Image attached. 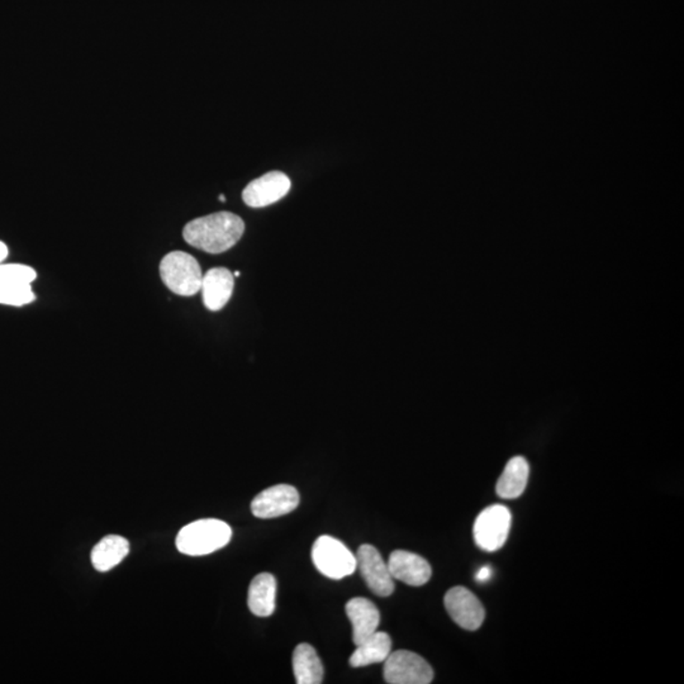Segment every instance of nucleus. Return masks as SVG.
Wrapping results in <instances>:
<instances>
[{
    "label": "nucleus",
    "mask_w": 684,
    "mask_h": 684,
    "mask_svg": "<svg viewBox=\"0 0 684 684\" xmlns=\"http://www.w3.org/2000/svg\"><path fill=\"white\" fill-rule=\"evenodd\" d=\"M245 223L231 212H218L190 221L183 229L184 240L208 254H221L232 249L241 240Z\"/></svg>",
    "instance_id": "nucleus-1"
},
{
    "label": "nucleus",
    "mask_w": 684,
    "mask_h": 684,
    "mask_svg": "<svg viewBox=\"0 0 684 684\" xmlns=\"http://www.w3.org/2000/svg\"><path fill=\"white\" fill-rule=\"evenodd\" d=\"M232 530L226 522L216 519L199 520L184 526L178 534V550L190 556L208 555L229 543Z\"/></svg>",
    "instance_id": "nucleus-2"
},
{
    "label": "nucleus",
    "mask_w": 684,
    "mask_h": 684,
    "mask_svg": "<svg viewBox=\"0 0 684 684\" xmlns=\"http://www.w3.org/2000/svg\"><path fill=\"white\" fill-rule=\"evenodd\" d=\"M160 277L178 296H190L201 292L203 272L196 257L184 251H172L160 263Z\"/></svg>",
    "instance_id": "nucleus-3"
},
{
    "label": "nucleus",
    "mask_w": 684,
    "mask_h": 684,
    "mask_svg": "<svg viewBox=\"0 0 684 684\" xmlns=\"http://www.w3.org/2000/svg\"><path fill=\"white\" fill-rule=\"evenodd\" d=\"M312 560L317 571L331 580H342L358 569L356 556L338 538L327 535L317 538L312 547Z\"/></svg>",
    "instance_id": "nucleus-4"
},
{
    "label": "nucleus",
    "mask_w": 684,
    "mask_h": 684,
    "mask_svg": "<svg viewBox=\"0 0 684 684\" xmlns=\"http://www.w3.org/2000/svg\"><path fill=\"white\" fill-rule=\"evenodd\" d=\"M510 510L504 505H493L480 513L474 522V541L484 552H496L504 546L510 534Z\"/></svg>",
    "instance_id": "nucleus-5"
},
{
    "label": "nucleus",
    "mask_w": 684,
    "mask_h": 684,
    "mask_svg": "<svg viewBox=\"0 0 684 684\" xmlns=\"http://www.w3.org/2000/svg\"><path fill=\"white\" fill-rule=\"evenodd\" d=\"M384 680L389 684H429L434 669L419 654L398 650L384 662Z\"/></svg>",
    "instance_id": "nucleus-6"
},
{
    "label": "nucleus",
    "mask_w": 684,
    "mask_h": 684,
    "mask_svg": "<svg viewBox=\"0 0 684 684\" xmlns=\"http://www.w3.org/2000/svg\"><path fill=\"white\" fill-rule=\"evenodd\" d=\"M445 607L454 622L465 630L475 631L482 626L486 611L482 602L465 587H454L444 598Z\"/></svg>",
    "instance_id": "nucleus-7"
},
{
    "label": "nucleus",
    "mask_w": 684,
    "mask_h": 684,
    "mask_svg": "<svg viewBox=\"0 0 684 684\" xmlns=\"http://www.w3.org/2000/svg\"><path fill=\"white\" fill-rule=\"evenodd\" d=\"M356 563L369 589L380 597H388L395 592V580L388 564L373 545H362L356 554Z\"/></svg>",
    "instance_id": "nucleus-8"
},
{
    "label": "nucleus",
    "mask_w": 684,
    "mask_h": 684,
    "mask_svg": "<svg viewBox=\"0 0 684 684\" xmlns=\"http://www.w3.org/2000/svg\"><path fill=\"white\" fill-rule=\"evenodd\" d=\"M290 187H292V181L284 172H266L245 188L242 199L245 204L251 208L268 207L288 195Z\"/></svg>",
    "instance_id": "nucleus-9"
},
{
    "label": "nucleus",
    "mask_w": 684,
    "mask_h": 684,
    "mask_svg": "<svg viewBox=\"0 0 684 684\" xmlns=\"http://www.w3.org/2000/svg\"><path fill=\"white\" fill-rule=\"evenodd\" d=\"M298 505V490L288 484H278L259 493L251 504V511L257 519H275L292 513Z\"/></svg>",
    "instance_id": "nucleus-10"
},
{
    "label": "nucleus",
    "mask_w": 684,
    "mask_h": 684,
    "mask_svg": "<svg viewBox=\"0 0 684 684\" xmlns=\"http://www.w3.org/2000/svg\"><path fill=\"white\" fill-rule=\"evenodd\" d=\"M387 564L393 580H401L408 586H423L431 578V565L429 564L428 560L414 553L396 550L390 554Z\"/></svg>",
    "instance_id": "nucleus-11"
},
{
    "label": "nucleus",
    "mask_w": 684,
    "mask_h": 684,
    "mask_svg": "<svg viewBox=\"0 0 684 684\" xmlns=\"http://www.w3.org/2000/svg\"><path fill=\"white\" fill-rule=\"evenodd\" d=\"M235 277L229 269L213 268L203 275V304L212 312L222 310L234 293Z\"/></svg>",
    "instance_id": "nucleus-12"
},
{
    "label": "nucleus",
    "mask_w": 684,
    "mask_h": 684,
    "mask_svg": "<svg viewBox=\"0 0 684 684\" xmlns=\"http://www.w3.org/2000/svg\"><path fill=\"white\" fill-rule=\"evenodd\" d=\"M346 614L353 625V641L359 646L378 631L380 613L373 602L368 598L356 597L346 604Z\"/></svg>",
    "instance_id": "nucleus-13"
},
{
    "label": "nucleus",
    "mask_w": 684,
    "mask_h": 684,
    "mask_svg": "<svg viewBox=\"0 0 684 684\" xmlns=\"http://www.w3.org/2000/svg\"><path fill=\"white\" fill-rule=\"evenodd\" d=\"M277 580L269 573L257 574L250 584L247 605L257 617H269L275 611Z\"/></svg>",
    "instance_id": "nucleus-14"
},
{
    "label": "nucleus",
    "mask_w": 684,
    "mask_h": 684,
    "mask_svg": "<svg viewBox=\"0 0 684 684\" xmlns=\"http://www.w3.org/2000/svg\"><path fill=\"white\" fill-rule=\"evenodd\" d=\"M529 474L528 460L522 456H514L505 464L504 473L496 487V492L499 497L505 499L520 497L528 486Z\"/></svg>",
    "instance_id": "nucleus-15"
},
{
    "label": "nucleus",
    "mask_w": 684,
    "mask_h": 684,
    "mask_svg": "<svg viewBox=\"0 0 684 684\" xmlns=\"http://www.w3.org/2000/svg\"><path fill=\"white\" fill-rule=\"evenodd\" d=\"M392 653V638L387 632L375 631L371 637L356 646L355 652L350 656V665L354 668L366 667L375 663L386 662Z\"/></svg>",
    "instance_id": "nucleus-16"
},
{
    "label": "nucleus",
    "mask_w": 684,
    "mask_h": 684,
    "mask_svg": "<svg viewBox=\"0 0 684 684\" xmlns=\"http://www.w3.org/2000/svg\"><path fill=\"white\" fill-rule=\"evenodd\" d=\"M129 543L127 538L118 535L103 538L92 552V564L98 571H108L117 567L129 555Z\"/></svg>",
    "instance_id": "nucleus-17"
},
{
    "label": "nucleus",
    "mask_w": 684,
    "mask_h": 684,
    "mask_svg": "<svg viewBox=\"0 0 684 684\" xmlns=\"http://www.w3.org/2000/svg\"><path fill=\"white\" fill-rule=\"evenodd\" d=\"M293 671L298 684L323 682V665L316 650L310 644H299L293 653Z\"/></svg>",
    "instance_id": "nucleus-18"
},
{
    "label": "nucleus",
    "mask_w": 684,
    "mask_h": 684,
    "mask_svg": "<svg viewBox=\"0 0 684 684\" xmlns=\"http://www.w3.org/2000/svg\"><path fill=\"white\" fill-rule=\"evenodd\" d=\"M35 298L31 284L0 283V304L22 307L32 304Z\"/></svg>",
    "instance_id": "nucleus-19"
},
{
    "label": "nucleus",
    "mask_w": 684,
    "mask_h": 684,
    "mask_svg": "<svg viewBox=\"0 0 684 684\" xmlns=\"http://www.w3.org/2000/svg\"><path fill=\"white\" fill-rule=\"evenodd\" d=\"M38 272L31 266L22 264H0V283L32 284Z\"/></svg>",
    "instance_id": "nucleus-20"
},
{
    "label": "nucleus",
    "mask_w": 684,
    "mask_h": 684,
    "mask_svg": "<svg viewBox=\"0 0 684 684\" xmlns=\"http://www.w3.org/2000/svg\"><path fill=\"white\" fill-rule=\"evenodd\" d=\"M490 578H492V569H490V567H483L478 571L477 576H475V580L480 583L487 582Z\"/></svg>",
    "instance_id": "nucleus-21"
},
{
    "label": "nucleus",
    "mask_w": 684,
    "mask_h": 684,
    "mask_svg": "<svg viewBox=\"0 0 684 684\" xmlns=\"http://www.w3.org/2000/svg\"><path fill=\"white\" fill-rule=\"evenodd\" d=\"M8 257V247L4 242L0 241V264Z\"/></svg>",
    "instance_id": "nucleus-22"
},
{
    "label": "nucleus",
    "mask_w": 684,
    "mask_h": 684,
    "mask_svg": "<svg viewBox=\"0 0 684 684\" xmlns=\"http://www.w3.org/2000/svg\"><path fill=\"white\" fill-rule=\"evenodd\" d=\"M220 201L221 202H226L225 196H220Z\"/></svg>",
    "instance_id": "nucleus-23"
},
{
    "label": "nucleus",
    "mask_w": 684,
    "mask_h": 684,
    "mask_svg": "<svg viewBox=\"0 0 684 684\" xmlns=\"http://www.w3.org/2000/svg\"><path fill=\"white\" fill-rule=\"evenodd\" d=\"M234 277L236 278L240 277V271H236L234 274Z\"/></svg>",
    "instance_id": "nucleus-24"
}]
</instances>
